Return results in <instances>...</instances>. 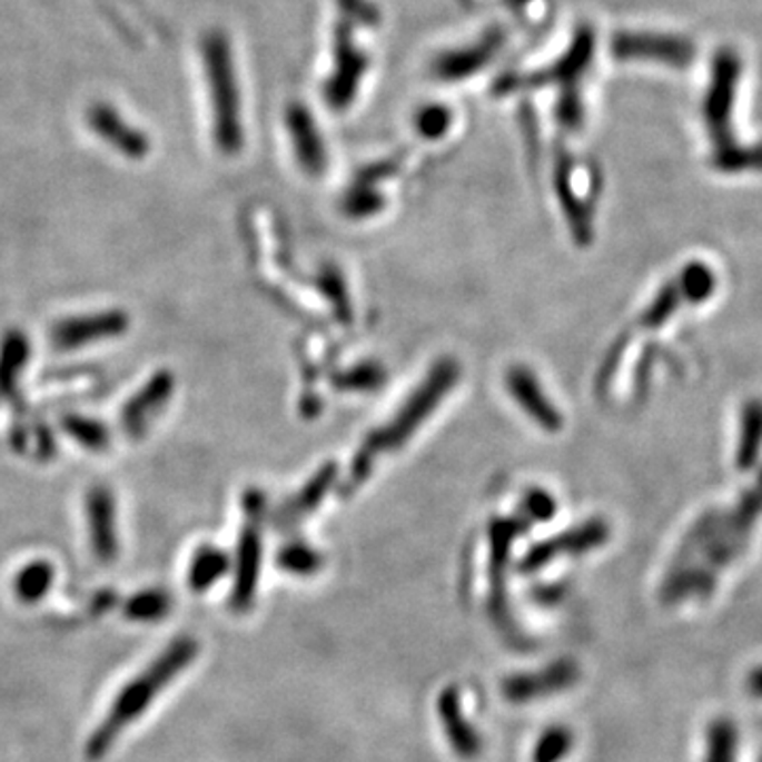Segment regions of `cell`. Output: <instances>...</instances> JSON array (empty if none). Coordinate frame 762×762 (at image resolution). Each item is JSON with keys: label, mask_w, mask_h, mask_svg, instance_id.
I'll list each match as a JSON object with an SVG mask.
<instances>
[{"label": "cell", "mask_w": 762, "mask_h": 762, "mask_svg": "<svg viewBox=\"0 0 762 762\" xmlns=\"http://www.w3.org/2000/svg\"><path fill=\"white\" fill-rule=\"evenodd\" d=\"M761 762H762V759H761Z\"/></svg>", "instance_id": "cell-29"}, {"label": "cell", "mask_w": 762, "mask_h": 762, "mask_svg": "<svg viewBox=\"0 0 762 762\" xmlns=\"http://www.w3.org/2000/svg\"><path fill=\"white\" fill-rule=\"evenodd\" d=\"M130 318L123 311H100L79 318H68L51 330V342L60 349H77L123 335Z\"/></svg>", "instance_id": "cell-7"}, {"label": "cell", "mask_w": 762, "mask_h": 762, "mask_svg": "<svg viewBox=\"0 0 762 762\" xmlns=\"http://www.w3.org/2000/svg\"><path fill=\"white\" fill-rule=\"evenodd\" d=\"M740 731L731 719L710 722L705 733V759L703 762H738Z\"/></svg>", "instance_id": "cell-16"}, {"label": "cell", "mask_w": 762, "mask_h": 762, "mask_svg": "<svg viewBox=\"0 0 762 762\" xmlns=\"http://www.w3.org/2000/svg\"><path fill=\"white\" fill-rule=\"evenodd\" d=\"M62 428L81 447H86L89 452H105V449H109V428L102 422H98V419L83 417V415H68V417L62 419Z\"/></svg>", "instance_id": "cell-20"}, {"label": "cell", "mask_w": 762, "mask_h": 762, "mask_svg": "<svg viewBox=\"0 0 762 762\" xmlns=\"http://www.w3.org/2000/svg\"><path fill=\"white\" fill-rule=\"evenodd\" d=\"M745 686H748V691H750L752 697L762 699V665L750 672Z\"/></svg>", "instance_id": "cell-28"}, {"label": "cell", "mask_w": 762, "mask_h": 762, "mask_svg": "<svg viewBox=\"0 0 762 762\" xmlns=\"http://www.w3.org/2000/svg\"><path fill=\"white\" fill-rule=\"evenodd\" d=\"M88 522L89 538L91 548L102 564H112L117 560L119 551V538H117V511H115V498L110 494L109 487L96 485L88 494Z\"/></svg>", "instance_id": "cell-10"}, {"label": "cell", "mask_w": 762, "mask_h": 762, "mask_svg": "<svg viewBox=\"0 0 762 762\" xmlns=\"http://www.w3.org/2000/svg\"><path fill=\"white\" fill-rule=\"evenodd\" d=\"M447 126H449V112L438 107L422 110V115L417 117V128L426 138H438L443 131L447 130Z\"/></svg>", "instance_id": "cell-26"}, {"label": "cell", "mask_w": 762, "mask_h": 762, "mask_svg": "<svg viewBox=\"0 0 762 762\" xmlns=\"http://www.w3.org/2000/svg\"><path fill=\"white\" fill-rule=\"evenodd\" d=\"M506 388L523 412L530 415L541 428H545L548 433L562 431L564 417L555 409V405L551 403L545 388L541 386V382L536 379L532 370L522 365L506 370Z\"/></svg>", "instance_id": "cell-9"}, {"label": "cell", "mask_w": 762, "mask_h": 762, "mask_svg": "<svg viewBox=\"0 0 762 762\" xmlns=\"http://www.w3.org/2000/svg\"><path fill=\"white\" fill-rule=\"evenodd\" d=\"M335 479V473H333V466H327L323 468L314 479L309 481V485L301 489V494L293 501V508H290V517H304L307 511H311V506L316 502L320 501L325 496V492L330 485V481Z\"/></svg>", "instance_id": "cell-22"}, {"label": "cell", "mask_w": 762, "mask_h": 762, "mask_svg": "<svg viewBox=\"0 0 762 762\" xmlns=\"http://www.w3.org/2000/svg\"><path fill=\"white\" fill-rule=\"evenodd\" d=\"M286 126L293 133V147L304 172L311 176L325 175L327 147L318 133L314 117L301 107H293L286 117Z\"/></svg>", "instance_id": "cell-12"}, {"label": "cell", "mask_w": 762, "mask_h": 762, "mask_svg": "<svg viewBox=\"0 0 762 762\" xmlns=\"http://www.w3.org/2000/svg\"><path fill=\"white\" fill-rule=\"evenodd\" d=\"M280 564L290 572H299V574H307L311 570L318 567V555L314 551H309L307 546H288L284 548L280 555Z\"/></svg>", "instance_id": "cell-24"}, {"label": "cell", "mask_w": 762, "mask_h": 762, "mask_svg": "<svg viewBox=\"0 0 762 762\" xmlns=\"http://www.w3.org/2000/svg\"><path fill=\"white\" fill-rule=\"evenodd\" d=\"M53 581H56V570H53V566L49 562H44V560H39V562H32V564L23 566L16 574V578H13V593L23 604H37L49 593Z\"/></svg>", "instance_id": "cell-14"}, {"label": "cell", "mask_w": 762, "mask_h": 762, "mask_svg": "<svg viewBox=\"0 0 762 762\" xmlns=\"http://www.w3.org/2000/svg\"><path fill=\"white\" fill-rule=\"evenodd\" d=\"M386 379V373L377 365H363L358 369H352L346 373L337 384L346 390H367V393H375Z\"/></svg>", "instance_id": "cell-23"}, {"label": "cell", "mask_w": 762, "mask_h": 762, "mask_svg": "<svg viewBox=\"0 0 762 762\" xmlns=\"http://www.w3.org/2000/svg\"><path fill=\"white\" fill-rule=\"evenodd\" d=\"M740 58L733 51H720L714 62L712 83L705 98V121L716 142V155L735 149L731 138V110L740 79Z\"/></svg>", "instance_id": "cell-4"}, {"label": "cell", "mask_w": 762, "mask_h": 762, "mask_svg": "<svg viewBox=\"0 0 762 762\" xmlns=\"http://www.w3.org/2000/svg\"><path fill=\"white\" fill-rule=\"evenodd\" d=\"M612 53L618 60H651V62L684 68L693 62L695 47L682 37L621 32L614 37Z\"/></svg>", "instance_id": "cell-5"}, {"label": "cell", "mask_w": 762, "mask_h": 762, "mask_svg": "<svg viewBox=\"0 0 762 762\" xmlns=\"http://www.w3.org/2000/svg\"><path fill=\"white\" fill-rule=\"evenodd\" d=\"M567 748H570V735L566 731H555L543 741V748L536 759L538 762H555L566 754Z\"/></svg>", "instance_id": "cell-27"}, {"label": "cell", "mask_w": 762, "mask_h": 762, "mask_svg": "<svg viewBox=\"0 0 762 762\" xmlns=\"http://www.w3.org/2000/svg\"><path fill=\"white\" fill-rule=\"evenodd\" d=\"M762 447V400H750L741 415L738 466L741 471L752 468L759 459Z\"/></svg>", "instance_id": "cell-15"}, {"label": "cell", "mask_w": 762, "mask_h": 762, "mask_svg": "<svg viewBox=\"0 0 762 762\" xmlns=\"http://www.w3.org/2000/svg\"><path fill=\"white\" fill-rule=\"evenodd\" d=\"M608 534L610 530L606 523L593 519V522L581 525L578 530H570L564 536H557L545 545L536 546L530 553L525 566H543L546 562H551L557 553H585L595 546L604 545Z\"/></svg>", "instance_id": "cell-13"}, {"label": "cell", "mask_w": 762, "mask_h": 762, "mask_svg": "<svg viewBox=\"0 0 762 762\" xmlns=\"http://www.w3.org/2000/svg\"><path fill=\"white\" fill-rule=\"evenodd\" d=\"M170 608H172V597L166 591L149 588V591H140V593L131 595L123 606V614L130 621L149 623V621L164 618Z\"/></svg>", "instance_id": "cell-19"}, {"label": "cell", "mask_w": 762, "mask_h": 762, "mask_svg": "<svg viewBox=\"0 0 762 762\" xmlns=\"http://www.w3.org/2000/svg\"><path fill=\"white\" fill-rule=\"evenodd\" d=\"M523 506L527 515H532L538 522H546L555 515V501L551 494H546V489H530V494L523 501Z\"/></svg>", "instance_id": "cell-25"}, {"label": "cell", "mask_w": 762, "mask_h": 762, "mask_svg": "<svg viewBox=\"0 0 762 762\" xmlns=\"http://www.w3.org/2000/svg\"><path fill=\"white\" fill-rule=\"evenodd\" d=\"M261 513L263 496L259 492H250L246 496V515L248 523L241 532L240 553H238V578L234 587V604L248 606L253 600V591L257 587L259 566H261Z\"/></svg>", "instance_id": "cell-6"}, {"label": "cell", "mask_w": 762, "mask_h": 762, "mask_svg": "<svg viewBox=\"0 0 762 762\" xmlns=\"http://www.w3.org/2000/svg\"><path fill=\"white\" fill-rule=\"evenodd\" d=\"M229 567L227 555L217 546H201L189 567V585L194 591H206L222 578Z\"/></svg>", "instance_id": "cell-18"}, {"label": "cell", "mask_w": 762, "mask_h": 762, "mask_svg": "<svg viewBox=\"0 0 762 762\" xmlns=\"http://www.w3.org/2000/svg\"><path fill=\"white\" fill-rule=\"evenodd\" d=\"M28 339L23 333H9L0 349V386H9L28 360Z\"/></svg>", "instance_id": "cell-21"}, {"label": "cell", "mask_w": 762, "mask_h": 762, "mask_svg": "<svg viewBox=\"0 0 762 762\" xmlns=\"http://www.w3.org/2000/svg\"><path fill=\"white\" fill-rule=\"evenodd\" d=\"M501 43V37H492V39H485L479 47H471L457 56H445L443 60L436 62V75L438 79H459V77H466L471 75L473 70H477V66L492 58L494 56V49Z\"/></svg>", "instance_id": "cell-17"}, {"label": "cell", "mask_w": 762, "mask_h": 762, "mask_svg": "<svg viewBox=\"0 0 762 762\" xmlns=\"http://www.w3.org/2000/svg\"><path fill=\"white\" fill-rule=\"evenodd\" d=\"M88 121L89 128L96 131L105 142H109L112 149H117L130 159H142L151 149V142L145 136V131L131 128L130 123L109 105L91 107Z\"/></svg>", "instance_id": "cell-11"}, {"label": "cell", "mask_w": 762, "mask_h": 762, "mask_svg": "<svg viewBox=\"0 0 762 762\" xmlns=\"http://www.w3.org/2000/svg\"><path fill=\"white\" fill-rule=\"evenodd\" d=\"M196 640L180 637L166 653L157 656L151 667H147L142 674L133 677L112 701L109 716L102 720V724L91 733L86 745L89 761L102 759L112 748L115 740L130 726L133 720L145 714V710L151 705L157 693L166 689L175 680V675L180 674L196 659Z\"/></svg>", "instance_id": "cell-2"}, {"label": "cell", "mask_w": 762, "mask_h": 762, "mask_svg": "<svg viewBox=\"0 0 762 762\" xmlns=\"http://www.w3.org/2000/svg\"><path fill=\"white\" fill-rule=\"evenodd\" d=\"M201 56L206 62V79L212 100L217 147L225 155H236L244 147V126L240 88L231 58V44L222 32L215 30L204 39Z\"/></svg>", "instance_id": "cell-3"}, {"label": "cell", "mask_w": 762, "mask_h": 762, "mask_svg": "<svg viewBox=\"0 0 762 762\" xmlns=\"http://www.w3.org/2000/svg\"><path fill=\"white\" fill-rule=\"evenodd\" d=\"M175 393V377L168 370H159L151 377L140 393L133 394L128 405L121 412V426L131 436L145 435L152 424V419L164 412L166 403L172 398Z\"/></svg>", "instance_id": "cell-8"}, {"label": "cell", "mask_w": 762, "mask_h": 762, "mask_svg": "<svg viewBox=\"0 0 762 762\" xmlns=\"http://www.w3.org/2000/svg\"><path fill=\"white\" fill-rule=\"evenodd\" d=\"M459 377V367L454 360H441L428 373L426 382L415 388V393L409 396V400L394 414L386 426L373 431L358 454L354 456L352 468H349V479L346 489L358 487L363 481L367 479L375 466V462L388 452H396L403 447L415 431L435 414L436 405L449 394L454 384Z\"/></svg>", "instance_id": "cell-1"}]
</instances>
